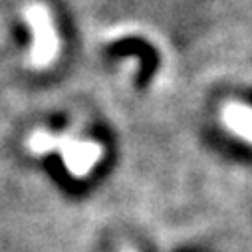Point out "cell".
<instances>
[{
	"mask_svg": "<svg viewBox=\"0 0 252 252\" xmlns=\"http://www.w3.org/2000/svg\"><path fill=\"white\" fill-rule=\"evenodd\" d=\"M24 18L32 30V64L38 68L50 66L58 54V34L52 24V16L42 4H30L24 10Z\"/></svg>",
	"mask_w": 252,
	"mask_h": 252,
	"instance_id": "obj_1",
	"label": "cell"
},
{
	"mask_svg": "<svg viewBox=\"0 0 252 252\" xmlns=\"http://www.w3.org/2000/svg\"><path fill=\"white\" fill-rule=\"evenodd\" d=\"M56 149H60L66 167L76 177L86 175L101 157V145L94 141H74L68 137H56Z\"/></svg>",
	"mask_w": 252,
	"mask_h": 252,
	"instance_id": "obj_2",
	"label": "cell"
},
{
	"mask_svg": "<svg viewBox=\"0 0 252 252\" xmlns=\"http://www.w3.org/2000/svg\"><path fill=\"white\" fill-rule=\"evenodd\" d=\"M28 147L32 153H46L50 149H56V137L50 133H34L28 141Z\"/></svg>",
	"mask_w": 252,
	"mask_h": 252,
	"instance_id": "obj_4",
	"label": "cell"
},
{
	"mask_svg": "<svg viewBox=\"0 0 252 252\" xmlns=\"http://www.w3.org/2000/svg\"><path fill=\"white\" fill-rule=\"evenodd\" d=\"M222 119L230 131H234L238 137L252 143V109L250 107L232 103L222 111Z\"/></svg>",
	"mask_w": 252,
	"mask_h": 252,
	"instance_id": "obj_3",
	"label": "cell"
}]
</instances>
